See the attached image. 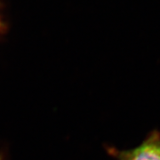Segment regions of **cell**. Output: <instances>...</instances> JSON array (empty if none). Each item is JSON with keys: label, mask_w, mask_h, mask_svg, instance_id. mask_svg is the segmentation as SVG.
Wrapping results in <instances>:
<instances>
[{"label": "cell", "mask_w": 160, "mask_h": 160, "mask_svg": "<svg viewBox=\"0 0 160 160\" xmlns=\"http://www.w3.org/2000/svg\"><path fill=\"white\" fill-rule=\"evenodd\" d=\"M117 160H160V132L152 131L139 146L127 150L109 149Z\"/></svg>", "instance_id": "1"}]
</instances>
